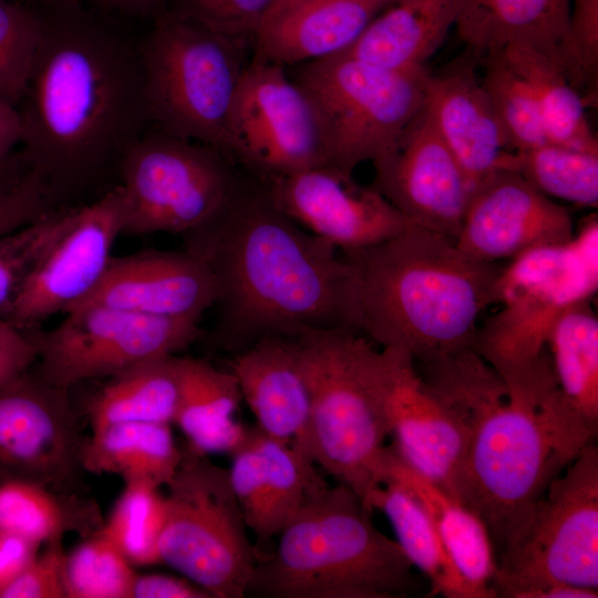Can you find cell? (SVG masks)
<instances>
[{
    "label": "cell",
    "instance_id": "6da1fadb",
    "mask_svg": "<svg viewBox=\"0 0 598 598\" xmlns=\"http://www.w3.org/2000/svg\"><path fill=\"white\" fill-rule=\"evenodd\" d=\"M184 239L215 278L216 337L224 348L238 352L267 337L354 331L349 261L282 213L248 173L219 213Z\"/></svg>",
    "mask_w": 598,
    "mask_h": 598
},
{
    "label": "cell",
    "instance_id": "7a4b0ae2",
    "mask_svg": "<svg viewBox=\"0 0 598 598\" xmlns=\"http://www.w3.org/2000/svg\"><path fill=\"white\" fill-rule=\"evenodd\" d=\"M415 363L464 422L455 498L483 520L499 551L597 431L564 398L553 369L508 384L474 348Z\"/></svg>",
    "mask_w": 598,
    "mask_h": 598
},
{
    "label": "cell",
    "instance_id": "3957f363",
    "mask_svg": "<svg viewBox=\"0 0 598 598\" xmlns=\"http://www.w3.org/2000/svg\"><path fill=\"white\" fill-rule=\"evenodd\" d=\"M17 110L24 158L52 198L118 171L150 125L140 49L84 20L44 21Z\"/></svg>",
    "mask_w": 598,
    "mask_h": 598
},
{
    "label": "cell",
    "instance_id": "277c9868",
    "mask_svg": "<svg viewBox=\"0 0 598 598\" xmlns=\"http://www.w3.org/2000/svg\"><path fill=\"white\" fill-rule=\"evenodd\" d=\"M342 255L352 269L354 332L415 361L473 348L478 317L495 303L501 266L420 226Z\"/></svg>",
    "mask_w": 598,
    "mask_h": 598
},
{
    "label": "cell",
    "instance_id": "5b68a950",
    "mask_svg": "<svg viewBox=\"0 0 598 598\" xmlns=\"http://www.w3.org/2000/svg\"><path fill=\"white\" fill-rule=\"evenodd\" d=\"M344 485L312 493L258 560L248 594L267 598H392L414 589L413 565Z\"/></svg>",
    "mask_w": 598,
    "mask_h": 598
},
{
    "label": "cell",
    "instance_id": "8992f818",
    "mask_svg": "<svg viewBox=\"0 0 598 598\" xmlns=\"http://www.w3.org/2000/svg\"><path fill=\"white\" fill-rule=\"evenodd\" d=\"M598 288V220L591 216L564 243L530 248L502 267L495 303L477 328L474 350L505 382L537 374L548 362L547 339L569 307Z\"/></svg>",
    "mask_w": 598,
    "mask_h": 598
},
{
    "label": "cell",
    "instance_id": "52a82bcc",
    "mask_svg": "<svg viewBox=\"0 0 598 598\" xmlns=\"http://www.w3.org/2000/svg\"><path fill=\"white\" fill-rule=\"evenodd\" d=\"M244 51L245 39L186 13L161 18L140 49L150 124L226 154L229 114L247 65Z\"/></svg>",
    "mask_w": 598,
    "mask_h": 598
},
{
    "label": "cell",
    "instance_id": "ba28073f",
    "mask_svg": "<svg viewBox=\"0 0 598 598\" xmlns=\"http://www.w3.org/2000/svg\"><path fill=\"white\" fill-rule=\"evenodd\" d=\"M298 339L311 391L309 456L370 509L368 502L380 485L384 442L390 435L367 373L371 342L348 329Z\"/></svg>",
    "mask_w": 598,
    "mask_h": 598
},
{
    "label": "cell",
    "instance_id": "9c48e42d",
    "mask_svg": "<svg viewBox=\"0 0 598 598\" xmlns=\"http://www.w3.org/2000/svg\"><path fill=\"white\" fill-rule=\"evenodd\" d=\"M165 486L162 564L212 598H243L258 561L227 468L189 448Z\"/></svg>",
    "mask_w": 598,
    "mask_h": 598
},
{
    "label": "cell",
    "instance_id": "30bf717a",
    "mask_svg": "<svg viewBox=\"0 0 598 598\" xmlns=\"http://www.w3.org/2000/svg\"><path fill=\"white\" fill-rule=\"evenodd\" d=\"M565 584L598 589V448L588 443L551 481L496 558V597Z\"/></svg>",
    "mask_w": 598,
    "mask_h": 598
},
{
    "label": "cell",
    "instance_id": "8fae6325",
    "mask_svg": "<svg viewBox=\"0 0 598 598\" xmlns=\"http://www.w3.org/2000/svg\"><path fill=\"white\" fill-rule=\"evenodd\" d=\"M427 72L391 71L338 53L299 64L291 79L316 111L328 165L353 175L422 109Z\"/></svg>",
    "mask_w": 598,
    "mask_h": 598
},
{
    "label": "cell",
    "instance_id": "7c38bea8",
    "mask_svg": "<svg viewBox=\"0 0 598 598\" xmlns=\"http://www.w3.org/2000/svg\"><path fill=\"white\" fill-rule=\"evenodd\" d=\"M118 175L122 235L187 236L219 213L240 174L214 146L150 130L126 151Z\"/></svg>",
    "mask_w": 598,
    "mask_h": 598
},
{
    "label": "cell",
    "instance_id": "4fadbf2b",
    "mask_svg": "<svg viewBox=\"0 0 598 598\" xmlns=\"http://www.w3.org/2000/svg\"><path fill=\"white\" fill-rule=\"evenodd\" d=\"M64 315L50 331L31 329L39 363L35 373L64 390L85 380L111 378L150 359L175 354L202 333L198 321L103 305L80 306Z\"/></svg>",
    "mask_w": 598,
    "mask_h": 598
},
{
    "label": "cell",
    "instance_id": "5bb4252c",
    "mask_svg": "<svg viewBox=\"0 0 598 598\" xmlns=\"http://www.w3.org/2000/svg\"><path fill=\"white\" fill-rule=\"evenodd\" d=\"M226 154L258 182L328 165L316 111L283 66L257 59L246 65Z\"/></svg>",
    "mask_w": 598,
    "mask_h": 598
},
{
    "label": "cell",
    "instance_id": "9a60e30c",
    "mask_svg": "<svg viewBox=\"0 0 598 598\" xmlns=\"http://www.w3.org/2000/svg\"><path fill=\"white\" fill-rule=\"evenodd\" d=\"M365 367L398 455L455 497L466 443L461 416L424 380L409 351L396 347L378 350L371 343Z\"/></svg>",
    "mask_w": 598,
    "mask_h": 598
},
{
    "label": "cell",
    "instance_id": "2e32d148",
    "mask_svg": "<svg viewBox=\"0 0 598 598\" xmlns=\"http://www.w3.org/2000/svg\"><path fill=\"white\" fill-rule=\"evenodd\" d=\"M123 197L118 185L94 202L70 208L68 219L35 261L0 318L31 330L49 317L75 308L99 286L112 248L122 235Z\"/></svg>",
    "mask_w": 598,
    "mask_h": 598
},
{
    "label": "cell",
    "instance_id": "e0dca14e",
    "mask_svg": "<svg viewBox=\"0 0 598 598\" xmlns=\"http://www.w3.org/2000/svg\"><path fill=\"white\" fill-rule=\"evenodd\" d=\"M83 439L68 390L31 369L0 388V484L79 493Z\"/></svg>",
    "mask_w": 598,
    "mask_h": 598
},
{
    "label": "cell",
    "instance_id": "ac0fdd59",
    "mask_svg": "<svg viewBox=\"0 0 598 598\" xmlns=\"http://www.w3.org/2000/svg\"><path fill=\"white\" fill-rule=\"evenodd\" d=\"M372 163V187L412 223L455 243L473 190L424 105Z\"/></svg>",
    "mask_w": 598,
    "mask_h": 598
},
{
    "label": "cell",
    "instance_id": "d6986e66",
    "mask_svg": "<svg viewBox=\"0 0 598 598\" xmlns=\"http://www.w3.org/2000/svg\"><path fill=\"white\" fill-rule=\"evenodd\" d=\"M276 206L342 254L391 239L413 226L372 186L323 165L259 182Z\"/></svg>",
    "mask_w": 598,
    "mask_h": 598
},
{
    "label": "cell",
    "instance_id": "ffe728a7",
    "mask_svg": "<svg viewBox=\"0 0 598 598\" xmlns=\"http://www.w3.org/2000/svg\"><path fill=\"white\" fill-rule=\"evenodd\" d=\"M568 210L519 173L496 172L472 193L455 245L465 254L496 264L574 235Z\"/></svg>",
    "mask_w": 598,
    "mask_h": 598
},
{
    "label": "cell",
    "instance_id": "44dd1931",
    "mask_svg": "<svg viewBox=\"0 0 598 598\" xmlns=\"http://www.w3.org/2000/svg\"><path fill=\"white\" fill-rule=\"evenodd\" d=\"M216 296L215 278L202 258L186 249L143 250L112 256L99 286L76 307L103 305L153 317L199 321L213 308Z\"/></svg>",
    "mask_w": 598,
    "mask_h": 598
},
{
    "label": "cell",
    "instance_id": "7402d4cb",
    "mask_svg": "<svg viewBox=\"0 0 598 598\" xmlns=\"http://www.w3.org/2000/svg\"><path fill=\"white\" fill-rule=\"evenodd\" d=\"M256 427L308 453L311 391L298 338L267 337L236 352L228 363Z\"/></svg>",
    "mask_w": 598,
    "mask_h": 598
},
{
    "label": "cell",
    "instance_id": "603a6c76",
    "mask_svg": "<svg viewBox=\"0 0 598 598\" xmlns=\"http://www.w3.org/2000/svg\"><path fill=\"white\" fill-rule=\"evenodd\" d=\"M424 106L472 190L508 169L513 151L470 59L439 74L427 72Z\"/></svg>",
    "mask_w": 598,
    "mask_h": 598
},
{
    "label": "cell",
    "instance_id": "cb8c5ba5",
    "mask_svg": "<svg viewBox=\"0 0 598 598\" xmlns=\"http://www.w3.org/2000/svg\"><path fill=\"white\" fill-rule=\"evenodd\" d=\"M569 18L570 0H461L455 29L476 56L509 45L537 51L553 60L579 90L586 81Z\"/></svg>",
    "mask_w": 598,
    "mask_h": 598
},
{
    "label": "cell",
    "instance_id": "d4e9b609",
    "mask_svg": "<svg viewBox=\"0 0 598 598\" xmlns=\"http://www.w3.org/2000/svg\"><path fill=\"white\" fill-rule=\"evenodd\" d=\"M394 0H302L260 24L254 59L299 65L343 52Z\"/></svg>",
    "mask_w": 598,
    "mask_h": 598
},
{
    "label": "cell",
    "instance_id": "484cf974",
    "mask_svg": "<svg viewBox=\"0 0 598 598\" xmlns=\"http://www.w3.org/2000/svg\"><path fill=\"white\" fill-rule=\"evenodd\" d=\"M393 482L415 496L429 513L472 598L496 597L495 548L483 520L466 505L411 468L386 445L380 485Z\"/></svg>",
    "mask_w": 598,
    "mask_h": 598
},
{
    "label": "cell",
    "instance_id": "4316f807",
    "mask_svg": "<svg viewBox=\"0 0 598 598\" xmlns=\"http://www.w3.org/2000/svg\"><path fill=\"white\" fill-rule=\"evenodd\" d=\"M460 8L461 0H394L340 54L391 71H424L455 27Z\"/></svg>",
    "mask_w": 598,
    "mask_h": 598
},
{
    "label": "cell",
    "instance_id": "83f0119b",
    "mask_svg": "<svg viewBox=\"0 0 598 598\" xmlns=\"http://www.w3.org/2000/svg\"><path fill=\"white\" fill-rule=\"evenodd\" d=\"M179 384L174 424L184 433L187 448L208 453H231L247 429L234 420L243 400L235 375L210 363L177 357Z\"/></svg>",
    "mask_w": 598,
    "mask_h": 598
},
{
    "label": "cell",
    "instance_id": "f1b7e54d",
    "mask_svg": "<svg viewBox=\"0 0 598 598\" xmlns=\"http://www.w3.org/2000/svg\"><path fill=\"white\" fill-rule=\"evenodd\" d=\"M171 424L124 422L94 430L83 439L81 466L92 474H114L125 485L159 489L182 461Z\"/></svg>",
    "mask_w": 598,
    "mask_h": 598
},
{
    "label": "cell",
    "instance_id": "f546056e",
    "mask_svg": "<svg viewBox=\"0 0 598 598\" xmlns=\"http://www.w3.org/2000/svg\"><path fill=\"white\" fill-rule=\"evenodd\" d=\"M179 384L177 355L146 360L111 378L90 402L91 430L115 423L174 424Z\"/></svg>",
    "mask_w": 598,
    "mask_h": 598
},
{
    "label": "cell",
    "instance_id": "4dcf8cb0",
    "mask_svg": "<svg viewBox=\"0 0 598 598\" xmlns=\"http://www.w3.org/2000/svg\"><path fill=\"white\" fill-rule=\"evenodd\" d=\"M103 522L97 504L79 493L23 481L0 484V528L41 546L70 533L87 536Z\"/></svg>",
    "mask_w": 598,
    "mask_h": 598
},
{
    "label": "cell",
    "instance_id": "1f68e13d",
    "mask_svg": "<svg viewBox=\"0 0 598 598\" xmlns=\"http://www.w3.org/2000/svg\"><path fill=\"white\" fill-rule=\"evenodd\" d=\"M368 507L379 509L390 520L396 542L430 582L427 596L472 598L455 568L429 513L409 491L385 481L370 495Z\"/></svg>",
    "mask_w": 598,
    "mask_h": 598
},
{
    "label": "cell",
    "instance_id": "d6a6232c",
    "mask_svg": "<svg viewBox=\"0 0 598 598\" xmlns=\"http://www.w3.org/2000/svg\"><path fill=\"white\" fill-rule=\"evenodd\" d=\"M496 52L529 86L549 143L598 153V141L588 122L585 101L553 60L519 45Z\"/></svg>",
    "mask_w": 598,
    "mask_h": 598
},
{
    "label": "cell",
    "instance_id": "836d02e7",
    "mask_svg": "<svg viewBox=\"0 0 598 598\" xmlns=\"http://www.w3.org/2000/svg\"><path fill=\"white\" fill-rule=\"evenodd\" d=\"M550 363L567 402L598 430V319L591 299L566 309L548 339Z\"/></svg>",
    "mask_w": 598,
    "mask_h": 598
},
{
    "label": "cell",
    "instance_id": "e575fe53",
    "mask_svg": "<svg viewBox=\"0 0 598 598\" xmlns=\"http://www.w3.org/2000/svg\"><path fill=\"white\" fill-rule=\"evenodd\" d=\"M509 171L519 173L548 197L584 207L598 205V153L546 143L513 151Z\"/></svg>",
    "mask_w": 598,
    "mask_h": 598
},
{
    "label": "cell",
    "instance_id": "d590c367",
    "mask_svg": "<svg viewBox=\"0 0 598 598\" xmlns=\"http://www.w3.org/2000/svg\"><path fill=\"white\" fill-rule=\"evenodd\" d=\"M260 436L266 464L262 559L269 554L271 540L279 535L291 516L312 493L327 483L316 471L315 462L295 446L269 437L261 431Z\"/></svg>",
    "mask_w": 598,
    "mask_h": 598
},
{
    "label": "cell",
    "instance_id": "8d00e7d4",
    "mask_svg": "<svg viewBox=\"0 0 598 598\" xmlns=\"http://www.w3.org/2000/svg\"><path fill=\"white\" fill-rule=\"evenodd\" d=\"M136 575L101 528L64 554L65 598H131Z\"/></svg>",
    "mask_w": 598,
    "mask_h": 598
},
{
    "label": "cell",
    "instance_id": "74e56055",
    "mask_svg": "<svg viewBox=\"0 0 598 598\" xmlns=\"http://www.w3.org/2000/svg\"><path fill=\"white\" fill-rule=\"evenodd\" d=\"M483 89L511 151H523L548 142L536 100L527 83L498 52L484 55Z\"/></svg>",
    "mask_w": 598,
    "mask_h": 598
},
{
    "label": "cell",
    "instance_id": "f35d334b",
    "mask_svg": "<svg viewBox=\"0 0 598 598\" xmlns=\"http://www.w3.org/2000/svg\"><path fill=\"white\" fill-rule=\"evenodd\" d=\"M164 496L143 485H125L101 529L133 567L162 564L158 542Z\"/></svg>",
    "mask_w": 598,
    "mask_h": 598
},
{
    "label": "cell",
    "instance_id": "ab89813d",
    "mask_svg": "<svg viewBox=\"0 0 598 598\" xmlns=\"http://www.w3.org/2000/svg\"><path fill=\"white\" fill-rule=\"evenodd\" d=\"M44 21L0 0V101L18 107L42 39Z\"/></svg>",
    "mask_w": 598,
    "mask_h": 598
},
{
    "label": "cell",
    "instance_id": "60d3db41",
    "mask_svg": "<svg viewBox=\"0 0 598 598\" xmlns=\"http://www.w3.org/2000/svg\"><path fill=\"white\" fill-rule=\"evenodd\" d=\"M70 208L50 210L0 236V317L19 292L38 258L64 226Z\"/></svg>",
    "mask_w": 598,
    "mask_h": 598
},
{
    "label": "cell",
    "instance_id": "b9f144b4",
    "mask_svg": "<svg viewBox=\"0 0 598 598\" xmlns=\"http://www.w3.org/2000/svg\"><path fill=\"white\" fill-rule=\"evenodd\" d=\"M230 485L248 530L254 535L258 560L262 556L266 517V464L260 431L247 429L239 445L230 453Z\"/></svg>",
    "mask_w": 598,
    "mask_h": 598
},
{
    "label": "cell",
    "instance_id": "7bdbcfd3",
    "mask_svg": "<svg viewBox=\"0 0 598 598\" xmlns=\"http://www.w3.org/2000/svg\"><path fill=\"white\" fill-rule=\"evenodd\" d=\"M276 0H183V13L225 34L255 35Z\"/></svg>",
    "mask_w": 598,
    "mask_h": 598
},
{
    "label": "cell",
    "instance_id": "ee69618b",
    "mask_svg": "<svg viewBox=\"0 0 598 598\" xmlns=\"http://www.w3.org/2000/svg\"><path fill=\"white\" fill-rule=\"evenodd\" d=\"M2 592L1 598H65L62 540L42 546Z\"/></svg>",
    "mask_w": 598,
    "mask_h": 598
},
{
    "label": "cell",
    "instance_id": "f6af8a7d",
    "mask_svg": "<svg viewBox=\"0 0 598 598\" xmlns=\"http://www.w3.org/2000/svg\"><path fill=\"white\" fill-rule=\"evenodd\" d=\"M49 189L37 172L29 169L0 200V236L13 231L50 212Z\"/></svg>",
    "mask_w": 598,
    "mask_h": 598
},
{
    "label": "cell",
    "instance_id": "bcb514c9",
    "mask_svg": "<svg viewBox=\"0 0 598 598\" xmlns=\"http://www.w3.org/2000/svg\"><path fill=\"white\" fill-rule=\"evenodd\" d=\"M569 29L586 85H596L598 70V0H570Z\"/></svg>",
    "mask_w": 598,
    "mask_h": 598
},
{
    "label": "cell",
    "instance_id": "7dc6e473",
    "mask_svg": "<svg viewBox=\"0 0 598 598\" xmlns=\"http://www.w3.org/2000/svg\"><path fill=\"white\" fill-rule=\"evenodd\" d=\"M37 348L31 330L20 329L0 318V388L31 369Z\"/></svg>",
    "mask_w": 598,
    "mask_h": 598
},
{
    "label": "cell",
    "instance_id": "c3c4849f",
    "mask_svg": "<svg viewBox=\"0 0 598 598\" xmlns=\"http://www.w3.org/2000/svg\"><path fill=\"white\" fill-rule=\"evenodd\" d=\"M131 598H212V596L187 578L158 573H137Z\"/></svg>",
    "mask_w": 598,
    "mask_h": 598
},
{
    "label": "cell",
    "instance_id": "681fc988",
    "mask_svg": "<svg viewBox=\"0 0 598 598\" xmlns=\"http://www.w3.org/2000/svg\"><path fill=\"white\" fill-rule=\"evenodd\" d=\"M42 546L0 528V598Z\"/></svg>",
    "mask_w": 598,
    "mask_h": 598
},
{
    "label": "cell",
    "instance_id": "f907efd6",
    "mask_svg": "<svg viewBox=\"0 0 598 598\" xmlns=\"http://www.w3.org/2000/svg\"><path fill=\"white\" fill-rule=\"evenodd\" d=\"M22 127L17 107L0 101V166L11 157L14 147L21 144Z\"/></svg>",
    "mask_w": 598,
    "mask_h": 598
},
{
    "label": "cell",
    "instance_id": "816d5d0a",
    "mask_svg": "<svg viewBox=\"0 0 598 598\" xmlns=\"http://www.w3.org/2000/svg\"><path fill=\"white\" fill-rule=\"evenodd\" d=\"M29 167L20 173L12 157L0 166V200L22 179Z\"/></svg>",
    "mask_w": 598,
    "mask_h": 598
},
{
    "label": "cell",
    "instance_id": "f5cc1de1",
    "mask_svg": "<svg viewBox=\"0 0 598 598\" xmlns=\"http://www.w3.org/2000/svg\"><path fill=\"white\" fill-rule=\"evenodd\" d=\"M111 7L121 9H145L152 6L156 0H102Z\"/></svg>",
    "mask_w": 598,
    "mask_h": 598
},
{
    "label": "cell",
    "instance_id": "db71d44e",
    "mask_svg": "<svg viewBox=\"0 0 598 598\" xmlns=\"http://www.w3.org/2000/svg\"><path fill=\"white\" fill-rule=\"evenodd\" d=\"M300 1L302 0H276L264 20Z\"/></svg>",
    "mask_w": 598,
    "mask_h": 598
}]
</instances>
